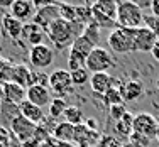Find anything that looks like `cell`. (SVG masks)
<instances>
[{"instance_id":"obj_6","label":"cell","mask_w":159,"mask_h":147,"mask_svg":"<svg viewBox=\"0 0 159 147\" xmlns=\"http://www.w3.org/2000/svg\"><path fill=\"white\" fill-rule=\"evenodd\" d=\"M49 88L56 93L58 98H64L73 93V83H71L70 69H56L49 74Z\"/></svg>"},{"instance_id":"obj_26","label":"cell","mask_w":159,"mask_h":147,"mask_svg":"<svg viewBox=\"0 0 159 147\" xmlns=\"http://www.w3.org/2000/svg\"><path fill=\"white\" fill-rule=\"evenodd\" d=\"M14 63L10 59L0 56V85L3 83H10V74H12Z\"/></svg>"},{"instance_id":"obj_38","label":"cell","mask_w":159,"mask_h":147,"mask_svg":"<svg viewBox=\"0 0 159 147\" xmlns=\"http://www.w3.org/2000/svg\"><path fill=\"white\" fill-rule=\"evenodd\" d=\"M85 127H86L88 130L97 132V129H98V123H97V120H95V118H86V120H85Z\"/></svg>"},{"instance_id":"obj_14","label":"cell","mask_w":159,"mask_h":147,"mask_svg":"<svg viewBox=\"0 0 159 147\" xmlns=\"http://www.w3.org/2000/svg\"><path fill=\"white\" fill-rule=\"evenodd\" d=\"M25 91L27 90L22 88L17 83H3V85H0V98L16 105H20L25 100Z\"/></svg>"},{"instance_id":"obj_8","label":"cell","mask_w":159,"mask_h":147,"mask_svg":"<svg viewBox=\"0 0 159 147\" xmlns=\"http://www.w3.org/2000/svg\"><path fill=\"white\" fill-rule=\"evenodd\" d=\"M157 130H159V122L151 114H139L134 117L132 132L144 135L147 139H152V137H156Z\"/></svg>"},{"instance_id":"obj_13","label":"cell","mask_w":159,"mask_h":147,"mask_svg":"<svg viewBox=\"0 0 159 147\" xmlns=\"http://www.w3.org/2000/svg\"><path fill=\"white\" fill-rule=\"evenodd\" d=\"M90 86H92V90L95 93H100L103 96L110 88H117L119 86V80H115L108 73H95L90 76Z\"/></svg>"},{"instance_id":"obj_42","label":"cell","mask_w":159,"mask_h":147,"mask_svg":"<svg viewBox=\"0 0 159 147\" xmlns=\"http://www.w3.org/2000/svg\"><path fill=\"white\" fill-rule=\"evenodd\" d=\"M151 54H152V58L159 63V39L156 41V44H154V47H152V51H151Z\"/></svg>"},{"instance_id":"obj_11","label":"cell","mask_w":159,"mask_h":147,"mask_svg":"<svg viewBox=\"0 0 159 147\" xmlns=\"http://www.w3.org/2000/svg\"><path fill=\"white\" fill-rule=\"evenodd\" d=\"M9 14L16 17L17 20H20L22 24H27V20L32 22L34 16H36V9L29 0H14L12 7L9 9Z\"/></svg>"},{"instance_id":"obj_41","label":"cell","mask_w":159,"mask_h":147,"mask_svg":"<svg viewBox=\"0 0 159 147\" xmlns=\"http://www.w3.org/2000/svg\"><path fill=\"white\" fill-rule=\"evenodd\" d=\"M151 14L159 19V0H152V7H151Z\"/></svg>"},{"instance_id":"obj_1","label":"cell","mask_w":159,"mask_h":147,"mask_svg":"<svg viewBox=\"0 0 159 147\" xmlns=\"http://www.w3.org/2000/svg\"><path fill=\"white\" fill-rule=\"evenodd\" d=\"M83 31H85V25L78 22H68L64 19H58L48 27L46 36L58 51H63L66 47H71V44L81 36Z\"/></svg>"},{"instance_id":"obj_5","label":"cell","mask_w":159,"mask_h":147,"mask_svg":"<svg viewBox=\"0 0 159 147\" xmlns=\"http://www.w3.org/2000/svg\"><path fill=\"white\" fill-rule=\"evenodd\" d=\"M115 66V61H113L112 54L103 47H95L90 56L86 58V63H85V68L88 73L95 74V73H108L110 68Z\"/></svg>"},{"instance_id":"obj_15","label":"cell","mask_w":159,"mask_h":147,"mask_svg":"<svg viewBox=\"0 0 159 147\" xmlns=\"http://www.w3.org/2000/svg\"><path fill=\"white\" fill-rule=\"evenodd\" d=\"M2 32L5 34L9 39L12 41H20V36H22V29H24V24L20 20H17L16 17H12L10 14H3L2 16Z\"/></svg>"},{"instance_id":"obj_40","label":"cell","mask_w":159,"mask_h":147,"mask_svg":"<svg viewBox=\"0 0 159 147\" xmlns=\"http://www.w3.org/2000/svg\"><path fill=\"white\" fill-rule=\"evenodd\" d=\"M122 122L125 123V125H129V127H132V123H134V115H132V114H129V112H127V114L124 115Z\"/></svg>"},{"instance_id":"obj_30","label":"cell","mask_w":159,"mask_h":147,"mask_svg":"<svg viewBox=\"0 0 159 147\" xmlns=\"http://www.w3.org/2000/svg\"><path fill=\"white\" fill-rule=\"evenodd\" d=\"M59 16L68 22H76V5L71 3H59Z\"/></svg>"},{"instance_id":"obj_28","label":"cell","mask_w":159,"mask_h":147,"mask_svg":"<svg viewBox=\"0 0 159 147\" xmlns=\"http://www.w3.org/2000/svg\"><path fill=\"white\" fill-rule=\"evenodd\" d=\"M71 73V83L73 86H83L86 83H90V73L86 71V68H81V69L76 71H70Z\"/></svg>"},{"instance_id":"obj_39","label":"cell","mask_w":159,"mask_h":147,"mask_svg":"<svg viewBox=\"0 0 159 147\" xmlns=\"http://www.w3.org/2000/svg\"><path fill=\"white\" fill-rule=\"evenodd\" d=\"M134 3L139 7V9H151L152 7V2H149V0H134Z\"/></svg>"},{"instance_id":"obj_48","label":"cell","mask_w":159,"mask_h":147,"mask_svg":"<svg viewBox=\"0 0 159 147\" xmlns=\"http://www.w3.org/2000/svg\"><path fill=\"white\" fill-rule=\"evenodd\" d=\"M0 147H3V145H0Z\"/></svg>"},{"instance_id":"obj_24","label":"cell","mask_w":159,"mask_h":147,"mask_svg":"<svg viewBox=\"0 0 159 147\" xmlns=\"http://www.w3.org/2000/svg\"><path fill=\"white\" fill-rule=\"evenodd\" d=\"M63 117H64V120H66L68 123H71V125H75V127L83 125V123H85V117H83L81 108L75 107V105H70V107L64 110Z\"/></svg>"},{"instance_id":"obj_4","label":"cell","mask_w":159,"mask_h":147,"mask_svg":"<svg viewBox=\"0 0 159 147\" xmlns=\"http://www.w3.org/2000/svg\"><path fill=\"white\" fill-rule=\"evenodd\" d=\"M95 47H97L95 44L81 34L70 47V54H68V68H70V71H76V69L85 68L86 58Z\"/></svg>"},{"instance_id":"obj_22","label":"cell","mask_w":159,"mask_h":147,"mask_svg":"<svg viewBox=\"0 0 159 147\" xmlns=\"http://www.w3.org/2000/svg\"><path fill=\"white\" fill-rule=\"evenodd\" d=\"M75 129L76 127L75 125H71V123H68V122H59L58 125L54 127V137L58 139V140H61V142H71V140H75Z\"/></svg>"},{"instance_id":"obj_17","label":"cell","mask_w":159,"mask_h":147,"mask_svg":"<svg viewBox=\"0 0 159 147\" xmlns=\"http://www.w3.org/2000/svg\"><path fill=\"white\" fill-rule=\"evenodd\" d=\"M44 37H46V32H44L41 27H37L34 22H31V24H24L20 41H25V42H27L31 47H36V46L44 44V42H43Z\"/></svg>"},{"instance_id":"obj_16","label":"cell","mask_w":159,"mask_h":147,"mask_svg":"<svg viewBox=\"0 0 159 147\" xmlns=\"http://www.w3.org/2000/svg\"><path fill=\"white\" fill-rule=\"evenodd\" d=\"M156 41H157V37L146 25L139 27L137 32H135V52H151Z\"/></svg>"},{"instance_id":"obj_9","label":"cell","mask_w":159,"mask_h":147,"mask_svg":"<svg viewBox=\"0 0 159 147\" xmlns=\"http://www.w3.org/2000/svg\"><path fill=\"white\" fill-rule=\"evenodd\" d=\"M9 130L12 132V135H16L17 140L20 142H27L36 135V130H37V125L32 122H29L27 118H24L22 115H17L16 118L10 122L9 125Z\"/></svg>"},{"instance_id":"obj_18","label":"cell","mask_w":159,"mask_h":147,"mask_svg":"<svg viewBox=\"0 0 159 147\" xmlns=\"http://www.w3.org/2000/svg\"><path fill=\"white\" fill-rule=\"evenodd\" d=\"M10 83H17L22 88L27 90L32 86V69L25 65H14L12 74H10Z\"/></svg>"},{"instance_id":"obj_20","label":"cell","mask_w":159,"mask_h":147,"mask_svg":"<svg viewBox=\"0 0 159 147\" xmlns=\"http://www.w3.org/2000/svg\"><path fill=\"white\" fill-rule=\"evenodd\" d=\"M119 91H120V95H122L124 101H135V100H139V98L142 96L144 86L139 81L130 80V81L124 83V85H120Z\"/></svg>"},{"instance_id":"obj_10","label":"cell","mask_w":159,"mask_h":147,"mask_svg":"<svg viewBox=\"0 0 159 147\" xmlns=\"http://www.w3.org/2000/svg\"><path fill=\"white\" fill-rule=\"evenodd\" d=\"M58 19H61V16H59V3L52 2L51 5L36 10V16H34L32 22L37 25V27H41L44 32H46L49 25H51L54 20H58Z\"/></svg>"},{"instance_id":"obj_29","label":"cell","mask_w":159,"mask_h":147,"mask_svg":"<svg viewBox=\"0 0 159 147\" xmlns=\"http://www.w3.org/2000/svg\"><path fill=\"white\" fill-rule=\"evenodd\" d=\"M103 101L107 103V107H115V105H122L124 103V98L120 95L119 88H110L107 93L103 95Z\"/></svg>"},{"instance_id":"obj_34","label":"cell","mask_w":159,"mask_h":147,"mask_svg":"<svg viewBox=\"0 0 159 147\" xmlns=\"http://www.w3.org/2000/svg\"><path fill=\"white\" fill-rule=\"evenodd\" d=\"M125 114H127V108H125V105H124V103L108 108V115H110V118L113 120V122H120Z\"/></svg>"},{"instance_id":"obj_12","label":"cell","mask_w":159,"mask_h":147,"mask_svg":"<svg viewBox=\"0 0 159 147\" xmlns=\"http://www.w3.org/2000/svg\"><path fill=\"white\" fill-rule=\"evenodd\" d=\"M25 100H29L31 103H34L39 108L49 107V103L52 101L51 90L44 88V86H39V85H32V86H29L27 91H25Z\"/></svg>"},{"instance_id":"obj_46","label":"cell","mask_w":159,"mask_h":147,"mask_svg":"<svg viewBox=\"0 0 159 147\" xmlns=\"http://www.w3.org/2000/svg\"><path fill=\"white\" fill-rule=\"evenodd\" d=\"M0 39H2V29H0Z\"/></svg>"},{"instance_id":"obj_37","label":"cell","mask_w":159,"mask_h":147,"mask_svg":"<svg viewBox=\"0 0 159 147\" xmlns=\"http://www.w3.org/2000/svg\"><path fill=\"white\" fill-rule=\"evenodd\" d=\"M115 130H117V134H120V135H129V137H130V134H132V127L125 125L122 120L115 123Z\"/></svg>"},{"instance_id":"obj_21","label":"cell","mask_w":159,"mask_h":147,"mask_svg":"<svg viewBox=\"0 0 159 147\" xmlns=\"http://www.w3.org/2000/svg\"><path fill=\"white\" fill-rule=\"evenodd\" d=\"M92 10L117 22V2H113V0H100V2H93L92 3Z\"/></svg>"},{"instance_id":"obj_23","label":"cell","mask_w":159,"mask_h":147,"mask_svg":"<svg viewBox=\"0 0 159 147\" xmlns=\"http://www.w3.org/2000/svg\"><path fill=\"white\" fill-rule=\"evenodd\" d=\"M0 114H2V117H3V122H5V127L9 129L10 122H12V120L16 118L17 115H20V114H19V105H16V103H10V101H5V100H2V103H0Z\"/></svg>"},{"instance_id":"obj_27","label":"cell","mask_w":159,"mask_h":147,"mask_svg":"<svg viewBox=\"0 0 159 147\" xmlns=\"http://www.w3.org/2000/svg\"><path fill=\"white\" fill-rule=\"evenodd\" d=\"M68 108L66 101H64V98H52V101L49 103V115L52 117V118H58V117H61L64 114V110Z\"/></svg>"},{"instance_id":"obj_35","label":"cell","mask_w":159,"mask_h":147,"mask_svg":"<svg viewBox=\"0 0 159 147\" xmlns=\"http://www.w3.org/2000/svg\"><path fill=\"white\" fill-rule=\"evenodd\" d=\"M129 139H130L132 147H147L151 144V139L144 137V135H139V134H135V132H132Z\"/></svg>"},{"instance_id":"obj_31","label":"cell","mask_w":159,"mask_h":147,"mask_svg":"<svg viewBox=\"0 0 159 147\" xmlns=\"http://www.w3.org/2000/svg\"><path fill=\"white\" fill-rule=\"evenodd\" d=\"M144 25L159 39V19L152 14H144Z\"/></svg>"},{"instance_id":"obj_32","label":"cell","mask_w":159,"mask_h":147,"mask_svg":"<svg viewBox=\"0 0 159 147\" xmlns=\"http://www.w3.org/2000/svg\"><path fill=\"white\" fill-rule=\"evenodd\" d=\"M83 36L88 37V39H90V41H92V42L97 46L98 39H100V27H98L95 22H90V24L85 27V31H83Z\"/></svg>"},{"instance_id":"obj_7","label":"cell","mask_w":159,"mask_h":147,"mask_svg":"<svg viewBox=\"0 0 159 147\" xmlns=\"http://www.w3.org/2000/svg\"><path fill=\"white\" fill-rule=\"evenodd\" d=\"M54 61V51H52L46 44H41V46L31 47L29 49V63L34 69L37 71H44L46 68H49Z\"/></svg>"},{"instance_id":"obj_44","label":"cell","mask_w":159,"mask_h":147,"mask_svg":"<svg viewBox=\"0 0 159 147\" xmlns=\"http://www.w3.org/2000/svg\"><path fill=\"white\" fill-rule=\"evenodd\" d=\"M0 127H5V122H3V117L0 114Z\"/></svg>"},{"instance_id":"obj_47","label":"cell","mask_w":159,"mask_h":147,"mask_svg":"<svg viewBox=\"0 0 159 147\" xmlns=\"http://www.w3.org/2000/svg\"><path fill=\"white\" fill-rule=\"evenodd\" d=\"M157 86H159V80H157Z\"/></svg>"},{"instance_id":"obj_45","label":"cell","mask_w":159,"mask_h":147,"mask_svg":"<svg viewBox=\"0 0 159 147\" xmlns=\"http://www.w3.org/2000/svg\"><path fill=\"white\" fill-rule=\"evenodd\" d=\"M156 139H157V142H159V130H157V134H156Z\"/></svg>"},{"instance_id":"obj_3","label":"cell","mask_w":159,"mask_h":147,"mask_svg":"<svg viewBox=\"0 0 159 147\" xmlns=\"http://www.w3.org/2000/svg\"><path fill=\"white\" fill-rule=\"evenodd\" d=\"M117 25L127 29H139L144 25V12L134 0L117 2Z\"/></svg>"},{"instance_id":"obj_33","label":"cell","mask_w":159,"mask_h":147,"mask_svg":"<svg viewBox=\"0 0 159 147\" xmlns=\"http://www.w3.org/2000/svg\"><path fill=\"white\" fill-rule=\"evenodd\" d=\"M32 85H39V86H44V88H49V74H46L44 71L32 69Z\"/></svg>"},{"instance_id":"obj_43","label":"cell","mask_w":159,"mask_h":147,"mask_svg":"<svg viewBox=\"0 0 159 147\" xmlns=\"http://www.w3.org/2000/svg\"><path fill=\"white\" fill-rule=\"evenodd\" d=\"M14 3V0H0V7H7V9H10Z\"/></svg>"},{"instance_id":"obj_25","label":"cell","mask_w":159,"mask_h":147,"mask_svg":"<svg viewBox=\"0 0 159 147\" xmlns=\"http://www.w3.org/2000/svg\"><path fill=\"white\" fill-rule=\"evenodd\" d=\"M76 22L81 25H88L93 22V14H92V3H85V5H76Z\"/></svg>"},{"instance_id":"obj_19","label":"cell","mask_w":159,"mask_h":147,"mask_svg":"<svg viewBox=\"0 0 159 147\" xmlns=\"http://www.w3.org/2000/svg\"><path fill=\"white\" fill-rule=\"evenodd\" d=\"M19 114L24 117V118H27L29 122L36 123V125L39 122H43V118H44V110L39 107H36V105L31 103L29 100H24L19 105Z\"/></svg>"},{"instance_id":"obj_2","label":"cell","mask_w":159,"mask_h":147,"mask_svg":"<svg viewBox=\"0 0 159 147\" xmlns=\"http://www.w3.org/2000/svg\"><path fill=\"white\" fill-rule=\"evenodd\" d=\"M135 32H137V29H127V27H119L117 25L107 37L108 47L115 54L135 52Z\"/></svg>"},{"instance_id":"obj_36","label":"cell","mask_w":159,"mask_h":147,"mask_svg":"<svg viewBox=\"0 0 159 147\" xmlns=\"http://www.w3.org/2000/svg\"><path fill=\"white\" fill-rule=\"evenodd\" d=\"M10 142H12V132L7 127H0V145L9 147Z\"/></svg>"}]
</instances>
